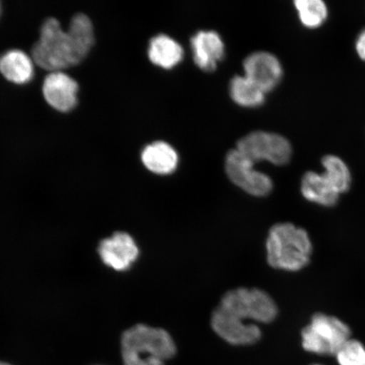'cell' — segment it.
<instances>
[{
    "mask_svg": "<svg viewBox=\"0 0 365 365\" xmlns=\"http://www.w3.org/2000/svg\"><path fill=\"white\" fill-rule=\"evenodd\" d=\"M314 365H321V364H314Z\"/></svg>",
    "mask_w": 365,
    "mask_h": 365,
    "instance_id": "603a6c76",
    "label": "cell"
},
{
    "mask_svg": "<svg viewBox=\"0 0 365 365\" xmlns=\"http://www.w3.org/2000/svg\"><path fill=\"white\" fill-rule=\"evenodd\" d=\"M301 193L308 202L323 207H333L339 203L337 192L324 173L308 172L301 181Z\"/></svg>",
    "mask_w": 365,
    "mask_h": 365,
    "instance_id": "7c38bea8",
    "label": "cell"
},
{
    "mask_svg": "<svg viewBox=\"0 0 365 365\" xmlns=\"http://www.w3.org/2000/svg\"><path fill=\"white\" fill-rule=\"evenodd\" d=\"M98 253L104 264L116 271H125L135 262L139 249L135 240L125 232H116L99 245Z\"/></svg>",
    "mask_w": 365,
    "mask_h": 365,
    "instance_id": "ba28073f",
    "label": "cell"
},
{
    "mask_svg": "<svg viewBox=\"0 0 365 365\" xmlns=\"http://www.w3.org/2000/svg\"><path fill=\"white\" fill-rule=\"evenodd\" d=\"M195 65L202 71L211 72L225 56V44L215 31H202L191 38Z\"/></svg>",
    "mask_w": 365,
    "mask_h": 365,
    "instance_id": "8fae6325",
    "label": "cell"
},
{
    "mask_svg": "<svg viewBox=\"0 0 365 365\" xmlns=\"http://www.w3.org/2000/svg\"><path fill=\"white\" fill-rule=\"evenodd\" d=\"M0 365H11V364L6 363V362L0 361Z\"/></svg>",
    "mask_w": 365,
    "mask_h": 365,
    "instance_id": "44dd1931",
    "label": "cell"
},
{
    "mask_svg": "<svg viewBox=\"0 0 365 365\" xmlns=\"http://www.w3.org/2000/svg\"><path fill=\"white\" fill-rule=\"evenodd\" d=\"M182 56L181 46L170 36L161 34L150 40L148 56L154 65L171 68L182 61Z\"/></svg>",
    "mask_w": 365,
    "mask_h": 365,
    "instance_id": "9a60e30c",
    "label": "cell"
},
{
    "mask_svg": "<svg viewBox=\"0 0 365 365\" xmlns=\"http://www.w3.org/2000/svg\"><path fill=\"white\" fill-rule=\"evenodd\" d=\"M237 150L254 163L266 160L275 165L289 162L292 148L284 136L264 131L252 132L237 144Z\"/></svg>",
    "mask_w": 365,
    "mask_h": 365,
    "instance_id": "8992f818",
    "label": "cell"
},
{
    "mask_svg": "<svg viewBox=\"0 0 365 365\" xmlns=\"http://www.w3.org/2000/svg\"><path fill=\"white\" fill-rule=\"evenodd\" d=\"M141 160L149 171L160 175H170L179 163L176 150L164 141L148 145L141 154Z\"/></svg>",
    "mask_w": 365,
    "mask_h": 365,
    "instance_id": "4fadbf2b",
    "label": "cell"
},
{
    "mask_svg": "<svg viewBox=\"0 0 365 365\" xmlns=\"http://www.w3.org/2000/svg\"><path fill=\"white\" fill-rule=\"evenodd\" d=\"M294 4L301 22L309 29H317L327 20V8L322 0H296Z\"/></svg>",
    "mask_w": 365,
    "mask_h": 365,
    "instance_id": "ac0fdd59",
    "label": "cell"
},
{
    "mask_svg": "<svg viewBox=\"0 0 365 365\" xmlns=\"http://www.w3.org/2000/svg\"><path fill=\"white\" fill-rule=\"evenodd\" d=\"M121 353L125 365H165L176 354V345L162 328L138 324L123 333Z\"/></svg>",
    "mask_w": 365,
    "mask_h": 365,
    "instance_id": "277c9868",
    "label": "cell"
},
{
    "mask_svg": "<svg viewBox=\"0 0 365 365\" xmlns=\"http://www.w3.org/2000/svg\"><path fill=\"white\" fill-rule=\"evenodd\" d=\"M268 264L278 270L299 272L310 262L312 241L308 232L291 222L274 225L267 240Z\"/></svg>",
    "mask_w": 365,
    "mask_h": 365,
    "instance_id": "3957f363",
    "label": "cell"
},
{
    "mask_svg": "<svg viewBox=\"0 0 365 365\" xmlns=\"http://www.w3.org/2000/svg\"><path fill=\"white\" fill-rule=\"evenodd\" d=\"M78 84L71 77L62 71L51 72L46 77L43 97L50 106L59 112L72 110L77 104Z\"/></svg>",
    "mask_w": 365,
    "mask_h": 365,
    "instance_id": "30bf717a",
    "label": "cell"
},
{
    "mask_svg": "<svg viewBox=\"0 0 365 365\" xmlns=\"http://www.w3.org/2000/svg\"><path fill=\"white\" fill-rule=\"evenodd\" d=\"M324 175L340 195L349 191L352 184V175L346 164L339 157L328 155L322 159Z\"/></svg>",
    "mask_w": 365,
    "mask_h": 365,
    "instance_id": "e0dca14e",
    "label": "cell"
},
{
    "mask_svg": "<svg viewBox=\"0 0 365 365\" xmlns=\"http://www.w3.org/2000/svg\"><path fill=\"white\" fill-rule=\"evenodd\" d=\"M356 50L360 58L365 61V29L359 34L356 41Z\"/></svg>",
    "mask_w": 365,
    "mask_h": 365,
    "instance_id": "ffe728a7",
    "label": "cell"
},
{
    "mask_svg": "<svg viewBox=\"0 0 365 365\" xmlns=\"http://www.w3.org/2000/svg\"><path fill=\"white\" fill-rule=\"evenodd\" d=\"M2 13V7H1V3H0V16H1Z\"/></svg>",
    "mask_w": 365,
    "mask_h": 365,
    "instance_id": "7402d4cb",
    "label": "cell"
},
{
    "mask_svg": "<svg viewBox=\"0 0 365 365\" xmlns=\"http://www.w3.org/2000/svg\"><path fill=\"white\" fill-rule=\"evenodd\" d=\"M335 356L339 365H365V346L358 340L349 339Z\"/></svg>",
    "mask_w": 365,
    "mask_h": 365,
    "instance_id": "d6986e66",
    "label": "cell"
},
{
    "mask_svg": "<svg viewBox=\"0 0 365 365\" xmlns=\"http://www.w3.org/2000/svg\"><path fill=\"white\" fill-rule=\"evenodd\" d=\"M350 327L339 317L324 313L314 314L301 332L302 346L307 352L335 356L351 339Z\"/></svg>",
    "mask_w": 365,
    "mask_h": 365,
    "instance_id": "5b68a950",
    "label": "cell"
},
{
    "mask_svg": "<svg viewBox=\"0 0 365 365\" xmlns=\"http://www.w3.org/2000/svg\"><path fill=\"white\" fill-rule=\"evenodd\" d=\"M255 164L238 150H232L226 158L227 175L245 192L254 196H266L272 190V181L264 173L255 170Z\"/></svg>",
    "mask_w": 365,
    "mask_h": 365,
    "instance_id": "52a82bcc",
    "label": "cell"
},
{
    "mask_svg": "<svg viewBox=\"0 0 365 365\" xmlns=\"http://www.w3.org/2000/svg\"><path fill=\"white\" fill-rule=\"evenodd\" d=\"M244 68L245 76L264 93L275 88L282 76L279 61L267 52L250 54L245 59Z\"/></svg>",
    "mask_w": 365,
    "mask_h": 365,
    "instance_id": "9c48e42d",
    "label": "cell"
},
{
    "mask_svg": "<svg viewBox=\"0 0 365 365\" xmlns=\"http://www.w3.org/2000/svg\"><path fill=\"white\" fill-rule=\"evenodd\" d=\"M95 42L93 23L84 14L72 18L67 31L58 20L49 18L41 29L40 38L31 50L33 61L43 70L62 71L78 65Z\"/></svg>",
    "mask_w": 365,
    "mask_h": 365,
    "instance_id": "7a4b0ae2",
    "label": "cell"
},
{
    "mask_svg": "<svg viewBox=\"0 0 365 365\" xmlns=\"http://www.w3.org/2000/svg\"><path fill=\"white\" fill-rule=\"evenodd\" d=\"M34 61L21 50H11L0 58V72L9 81L25 84L34 77Z\"/></svg>",
    "mask_w": 365,
    "mask_h": 365,
    "instance_id": "5bb4252c",
    "label": "cell"
},
{
    "mask_svg": "<svg viewBox=\"0 0 365 365\" xmlns=\"http://www.w3.org/2000/svg\"><path fill=\"white\" fill-rule=\"evenodd\" d=\"M277 307L267 292L258 289H239L228 291L212 316L214 331L232 345H251L262 336L259 323L275 319Z\"/></svg>",
    "mask_w": 365,
    "mask_h": 365,
    "instance_id": "6da1fadb",
    "label": "cell"
},
{
    "mask_svg": "<svg viewBox=\"0 0 365 365\" xmlns=\"http://www.w3.org/2000/svg\"><path fill=\"white\" fill-rule=\"evenodd\" d=\"M230 95L236 103L243 107H257L264 102V93L247 77L235 76L230 82Z\"/></svg>",
    "mask_w": 365,
    "mask_h": 365,
    "instance_id": "2e32d148",
    "label": "cell"
}]
</instances>
